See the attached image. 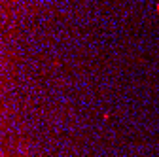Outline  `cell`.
Here are the masks:
<instances>
[{
	"label": "cell",
	"instance_id": "1",
	"mask_svg": "<svg viewBox=\"0 0 159 157\" xmlns=\"http://www.w3.org/2000/svg\"><path fill=\"white\" fill-rule=\"evenodd\" d=\"M155 10H157V13H159V4H157V6H155Z\"/></svg>",
	"mask_w": 159,
	"mask_h": 157
}]
</instances>
